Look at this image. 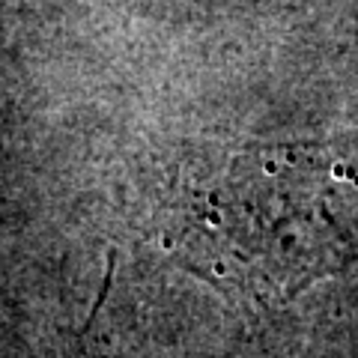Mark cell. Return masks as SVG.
<instances>
[{
    "mask_svg": "<svg viewBox=\"0 0 358 358\" xmlns=\"http://www.w3.org/2000/svg\"><path fill=\"white\" fill-rule=\"evenodd\" d=\"M188 268L257 305H281L358 260V167L313 152L248 155L176 230Z\"/></svg>",
    "mask_w": 358,
    "mask_h": 358,
    "instance_id": "6da1fadb",
    "label": "cell"
},
{
    "mask_svg": "<svg viewBox=\"0 0 358 358\" xmlns=\"http://www.w3.org/2000/svg\"><path fill=\"white\" fill-rule=\"evenodd\" d=\"M102 289H105V287H102ZM99 308H102V293H99L93 310H90V317H87V322L81 326V331H78V338L72 341V346H69V352H66V358H108V352H105L102 346L96 343V338H93V326H96Z\"/></svg>",
    "mask_w": 358,
    "mask_h": 358,
    "instance_id": "7a4b0ae2",
    "label": "cell"
}]
</instances>
